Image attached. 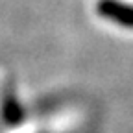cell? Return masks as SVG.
Masks as SVG:
<instances>
[{"label":"cell","instance_id":"cell-2","mask_svg":"<svg viewBox=\"0 0 133 133\" xmlns=\"http://www.w3.org/2000/svg\"><path fill=\"white\" fill-rule=\"evenodd\" d=\"M2 116H4V120L9 126H15V124H19L22 120V109H21L17 98L11 92H6V96H4V102H2Z\"/></svg>","mask_w":133,"mask_h":133},{"label":"cell","instance_id":"cell-1","mask_svg":"<svg viewBox=\"0 0 133 133\" xmlns=\"http://www.w3.org/2000/svg\"><path fill=\"white\" fill-rule=\"evenodd\" d=\"M98 13L120 26L133 28V6L122 4L118 0H100L98 2Z\"/></svg>","mask_w":133,"mask_h":133}]
</instances>
